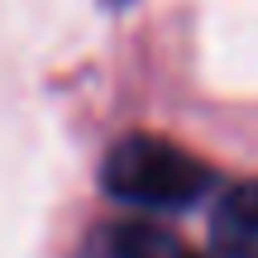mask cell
<instances>
[{
    "label": "cell",
    "mask_w": 258,
    "mask_h": 258,
    "mask_svg": "<svg viewBox=\"0 0 258 258\" xmlns=\"http://www.w3.org/2000/svg\"><path fill=\"white\" fill-rule=\"evenodd\" d=\"M101 186L134 211H186L215 186V172L158 134H129L105 153Z\"/></svg>",
    "instance_id": "1"
},
{
    "label": "cell",
    "mask_w": 258,
    "mask_h": 258,
    "mask_svg": "<svg viewBox=\"0 0 258 258\" xmlns=\"http://www.w3.org/2000/svg\"><path fill=\"white\" fill-rule=\"evenodd\" d=\"M211 244L220 258H258V182H239L215 201Z\"/></svg>",
    "instance_id": "2"
},
{
    "label": "cell",
    "mask_w": 258,
    "mask_h": 258,
    "mask_svg": "<svg viewBox=\"0 0 258 258\" xmlns=\"http://www.w3.org/2000/svg\"><path fill=\"white\" fill-rule=\"evenodd\" d=\"M101 249L105 258H201L191 244H182L172 230L153 220H115L101 234Z\"/></svg>",
    "instance_id": "3"
}]
</instances>
